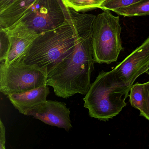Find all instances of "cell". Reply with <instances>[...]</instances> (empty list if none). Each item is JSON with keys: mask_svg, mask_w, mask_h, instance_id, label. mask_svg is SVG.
Segmentation results:
<instances>
[{"mask_svg": "<svg viewBox=\"0 0 149 149\" xmlns=\"http://www.w3.org/2000/svg\"><path fill=\"white\" fill-rule=\"evenodd\" d=\"M130 87L113 70L99 73L83 98L84 107L91 117L108 121L119 114L126 105Z\"/></svg>", "mask_w": 149, "mask_h": 149, "instance_id": "cell-2", "label": "cell"}, {"mask_svg": "<svg viewBox=\"0 0 149 149\" xmlns=\"http://www.w3.org/2000/svg\"><path fill=\"white\" fill-rule=\"evenodd\" d=\"M49 94V88L45 85L22 93L10 94L7 97L20 113L27 116L29 111L44 103Z\"/></svg>", "mask_w": 149, "mask_h": 149, "instance_id": "cell-10", "label": "cell"}, {"mask_svg": "<svg viewBox=\"0 0 149 149\" xmlns=\"http://www.w3.org/2000/svg\"><path fill=\"white\" fill-rule=\"evenodd\" d=\"M76 43L74 32L66 18L58 27L39 34L22 59L26 64L46 69L48 73L73 52Z\"/></svg>", "mask_w": 149, "mask_h": 149, "instance_id": "cell-3", "label": "cell"}, {"mask_svg": "<svg viewBox=\"0 0 149 149\" xmlns=\"http://www.w3.org/2000/svg\"><path fill=\"white\" fill-rule=\"evenodd\" d=\"M119 78L131 88L135 80L149 70V37L113 69Z\"/></svg>", "mask_w": 149, "mask_h": 149, "instance_id": "cell-7", "label": "cell"}, {"mask_svg": "<svg viewBox=\"0 0 149 149\" xmlns=\"http://www.w3.org/2000/svg\"><path fill=\"white\" fill-rule=\"evenodd\" d=\"M113 12L126 17L149 15V0H141L128 6L115 9Z\"/></svg>", "mask_w": 149, "mask_h": 149, "instance_id": "cell-12", "label": "cell"}, {"mask_svg": "<svg viewBox=\"0 0 149 149\" xmlns=\"http://www.w3.org/2000/svg\"><path fill=\"white\" fill-rule=\"evenodd\" d=\"M141 0H105L100 6L102 10L113 11L118 8L130 6Z\"/></svg>", "mask_w": 149, "mask_h": 149, "instance_id": "cell-15", "label": "cell"}, {"mask_svg": "<svg viewBox=\"0 0 149 149\" xmlns=\"http://www.w3.org/2000/svg\"><path fill=\"white\" fill-rule=\"evenodd\" d=\"M67 19L77 39L74 51L48 73L46 84L59 97L68 98L77 93L86 95L90 88L94 70L93 26L96 15L81 14L70 8Z\"/></svg>", "mask_w": 149, "mask_h": 149, "instance_id": "cell-1", "label": "cell"}, {"mask_svg": "<svg viewBox=\"0 0 149 149\" xmlns=\"http://www.w3.org/2000/svg\"><path fill=\"white\" fill-rule=\"evenodd\" d=\"M66 20L65 6L62 0H36L12 27L27 29L40 34L58 27Z\"/></svg>", "mask_w": 149, "mask_h": 149, "instance_id": "cell-6", "label": "cell"}, {"mask_svg": "<svg viewBox=\"0 0 149 149\" xmlns=\"http://www.w3.org/2000/svg\"><path fill=\"white\" fill-rule=\"evenodd\" d=\"M104 1L105 0H62V1L65 6L80 13L100 8Z\"/></svg>", "mask_w": 149, "mask_h": 149, "instance_id": "cell-13", "label": "cell"}, {"mask_svg": "<svg viewBox=\"0 0 149 149\" xmlns=\"http://www.w3.org/2000/svg\"><path fill=\"white\" fill-rule=\"evenodd\" d=\"M0 62V91L4 95L22 93L47 85L46 69L26 64L22 59L9 65Z\"/></svg>", "mask_w": 149, "mask_h": 149, "instance_id": "cell-5", "label": "cell"}, {"mask_svg": "<svg viewBox=\"0 0 149 149\" xmlns=\"http://www.w3.org/2000/svg\"><path fill=\"white\" fill-rule=\"evenodd\" d=\"M6 128L1 119H0V149H6Z\"/></svg>", "mask_w": 149, "mask_h": 149, "instance_id": "cell-18", "label": "cell"}, {"mask_svg": "<svg viewBox=\"0 0 149 149\" xmlns=\"http://www.w3.org/2000/svg\"><path fill=\"white\" fill-rule=\"evenodd\" d=\"M0 62L4 61L6 59L9 49V40L8 34L4 29H0Z\"/></svg>", "mask_w": 149, "mask_h": 149, "instance_id": "cell-16", "label": "cell"}, {"mask_svg": "<svg viewBox=\"0 0 149 149\" xmlns=\"http://www.w3.org/2000/svg\"><path fill=\"white\" fill-rule=\"evenodd\" d=\"M144 84V101L140 116L144 117L149 121V81Z\"/></svg>", "mask_w": 149, "mask_h": 149, "instance_id": "cell-17", "label": "cell"}, {"mask_svg": "<svg viewBox=\"0 0 149 149\" xmlns=\"http://www.w3.org/2000/svg\"><path fill=\"white\" fill-rule=\"evenodd\" d=\"M16 0H0V12L6 9Z\"/></svg>", "mask_w": 149, "mask_h": 149, "instance_id": "cell-19", "label": "cell"}, {"mask_svg": "<svg viewBox=\"0 0 149 149\" xmlns=\"http://www.w3.org/2000/svg\"><path fill=\"white\" fill-rule=\"evenodd\" d=\"M119 16L109 10H104L96 15L93 33L95 62L110 64L116 62L123 49Z\"/></svg>", "mask_w": 149, "mask_h": 149, "instance_id": "cell-4", "label": "cell"}, {"mask_svg": "<svg viewBox=\"0 0 149 149\" xmlns=\"http://www.w3.org/2000/svg\"><path fill=\"white\" fill-rule=\"evenodd\" d=\"M130 102L132 106L141 111L144 101V84L136 83L130 90Z\"/></svg>", "mask_w": 149, "mask_h": 149, "instance_id": "cell-14", "label": "cell"}, {"mask_svg": "<svg viewBox=\"0 0 149 149\" xmlns=\"http://www.w3.org/2000/svg\"><path fill=\"white\" fill-rule=\"evenodd\" d=\"M4 30L8 34L9 40L7 56L5 61H2L6 65L22 59L33 42L39 35L29 29L18 26H13Z\"/></svg>", "mask_w": 149, "mask_h": 149, "instance_id": "cell-9", "label": "cell"}, {"mask_svg": "<svg viewBox=\"0 0 149 149\" xmlns=\"http://www.w3.org/2000/svg\"><path fill=\"white\" fill-rule=\"evenodd\" d=\"M36 0H16L0 12V29L10 28L16 24Z\"/></svg>", "mask_w": 149, "mask_h": 149, "instance_id": "cell-11", "label": "cell"}, {"mask_svg": "<svg viewBox=\"0 0 149 149\" xmlns=\"http://www.w3.org/2000/svg\"><path fill=\"white\" fill-rule=\"evenodd\" d=\"M70 112L65 103L47 100L29 111L27 116H32L46 124L63 128L68 132L72 127Z\"/></svg>", "mask_w": 149, "mask_h": 149, "instance_id": "cell-8", "label": "cell"}]
</instances>
